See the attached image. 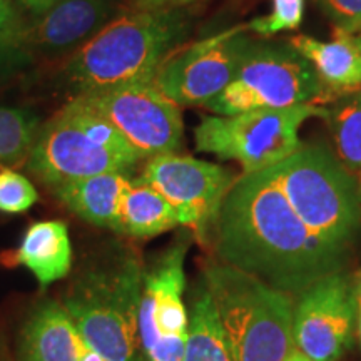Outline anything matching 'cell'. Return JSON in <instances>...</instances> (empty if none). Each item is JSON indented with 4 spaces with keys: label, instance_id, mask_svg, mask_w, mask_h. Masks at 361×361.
<instances>
[{
    "label": "cell",
    "instance_id": "6da1fadb",
    "mask_svg": "<svg viewBox=\"0 0 361 361\" xmlns=\"http://www.w3.org/2000/svg\"><path fill=\"white\" fill-rule=\"evenodd\" d=\"M214 231L221 263L290 295H301L348 259L301 221L271 169L236 178Z\"/></svg>",
    "mask_w": 361,
    "mask_h": 361
},
{
    "label": "cell",
    "instance_id": "7a4b0ae2",
    "mask_svg": "<svg viewBox=\"0 0 361 361\" xmlns=\"http://www.w3.org/2000/svg\"><path fill=\"white\" fill-rule=\"evenodd\" d=\"M189 30L191 20L183 8L124 13L67 59L62 78L78 94L149 82Z\"/></svg>",
    "mask_w": 361,
    "mask_h": 361
},
{
    "label": "cell",
    "instance_id": "3957f363",
    "mask_svg": "<svg viewBox=\"0 0 361 361\" xmlns=\"http://www.w3.org/2000/svg\"><path fill=\"white\" fill-rule=\"evenodd\" d=\"M144 274L129 252L102 255L71 284L64 310L89 348L106 361H134Z\"/></svg>",
    "mask_w": 361,
    "mask_h": 361
},
{
    "label": "cell",
    "instance_id": "277c9868",
    "mask_svg": "<svg viewBox=\"0 0 361 361\" xmlns=\"http://www.w3.org/2000/svg\"><path fill=\"white\" fill-rule=\"evenodd\" d=\"M233 361H284L296 350L290 293L224 263L204 269Z\"/></svg>",
    "mask_w": 361,
    "mask_h": 361
},
{
    "label": "cell",
    "instance_id": "5b68a950",
    "mask_svg": "<svg viewBox=\"0 0 361 361\" xmlns=\"http://www.w3.org/2000/svg\"><path fill=\"white\" fill-rule=\"evenodd\" d=\"M269 169L311 231L348 252L361 223V191L348 169L326 147L306 144Z\"/></svg>",
    "mask_w": 361,
    "mask_h": 361
},
{
    "label": "cell",
    "instance_id": "8992f818",
    "mask_svg": "<svg viewBox=\"0 0 361 361\" xmlns=\"http://www.w3.org/2000/svg\"><path fill=\"white\" fill-rule=\"evenodd\" d=\"M324 114L314 104L286 109H252L234 116H207L194 129L200 152L236 161L243 173L276 166L303 146L300 128L311 116Z\"/></svg>",
    "mask_w": 361,
    "mask_h": 361
},
{
    "label": "cell",
    "instance_id": "52a82bcc",
    "mask_svg": "<svg viewBox=\"0 0 361 361\" xmlns=\"http://www.w3.org/2000/svg\"><path fill=\"white\" fill-rule=\"evenodd\" d=\"M324 87L306 59L288 45L256 44L243 57L228 87L206 104L216 116L314 104Z\"/></svg>",
    "mask_w": 361,
    "mask_h": 361
},
{
    "label": "cell",
    "instance_id": "ba28073f",
    "mask_svg": "<svg viewBox=\"0 0 361 361\" xmlns=\"http://www.w3.org/2000/svg\"><path fill=\"white\" fill-rule=\"evenodd\" d=\"M102 112L141 159L176 152L183 142V114L154 80L78 94Z\"/></svg>",
    "mask_w": 361,
    "mask_h": 361
},
{
    "label": "cell",
    "instance_id": "9c48e42d",
    "mask_svg": "<svg viewBox=\"0 0 361 361\" xmlns=\"http://www.w3.org/2000/svg\"><path fill=\"white\" fill-rule=\"evenodd\" d=\"M188 245L179 243L144 274L139 303V348L146 361H183L189 316L183 301Z\"/></svg>",
    "mask_w": 361,
    "mask_h": 361
},
{
    "label": "cell",
    "instance_id": "30bf717a",
    "mask_svg": "<svg viewBox=\"0 0 361 361\" xmlns=\"http://www.w3.org/2000/svg\"><path fill=\"white\" fill-rule=\"evenodd\" d=\"M246 25L224 30L176 51L157 72L154 82L178 106H206L236 75L252 40Z\"/></svg>",
    "mask_w": 361,
    "mask_h": 361
},
{
    "label": "cell",
    "instance_id": "8fae6325",
    "mask_svg": "<svg viewBox=\"0 0 361 361\" xmlns=\"http://www.w3.org/2000/svg\"><path fill=\"white\" fill-rule=\"evenodd\" d=\"M355 324V283L343 269L311 284L295 303V345L311 361L340 360L353 345Z\"/></svg>",
    "mask_w": 361,
    "mask_h": 361
},
{
    "label": "cell",
    "instance_id": "7c38bea8",
    "mask_svg": "<svg viewBox=\"0 0 361 361\" xmlns=\"http://www.w3.org/2000/svg\"><path fill=\"white\" fill-rule=\"evenodd\" d=\"M141 179L168 200L179 224L194 229L200 238H206L216 224L224 197L236 180L223 166L176 152L151 157Z\"/></svg>",
    "mask_w": 361,
    "mask_h": 361
},
{
    "label": "cell",
    "instance_id": "4fadbf2b",
    "mask_svg": "<svg viewBox=\"0 0 361 361\" xmlns=\"http://www.w3.org/2000/svg\"><path fill=\"white\" fill-rule=\"evenodd\" d=\"M119 4L121 0H56L32 22L22 24L12 62L67 61L119 17Z\"/></svg>",
    "mask_w": 361,
    "mask_h": 361
},
{
    "label": "cell",
    "instance_id": "5bb4252c",
    "mask_svg": "<svg viewBox=\"0 0 361 361\" xmlns=\"http://www.w3.org/2000/svg\"><path fill=\"white\" fill-rule=\"evenodd\" d=\"M134 162L94 142L61 111L37 130L27 168L47 188L101 173L128 174Z\"/></svg>",
    "mask_w": 361,
    "mask_h": 361
},
{
    "label": "cell",
    "instance_id": "9a60e30c",
    "mask_svg": "<svg viewBox=\"0 0 361 361\" xmlns=\"http://www.w3.org/2000/svg\"><path fill=\"white\" fill-rule=\"evenodd\" d=\"M288 44L310 62L323 87L343 94L361 90V52L356 34L335 27L331 42L295 35Z\"/></svg>",
    "mask_w": 361,
    "mask_h": 361
},
{
    "label": "cell",
    "instance_id": "2e32d148",
    "mask_svg": "<svg viewBox=\"0 0 361 361\" xmlns=\"http://www.w3.org/2000/svg\"><path fill=\"white\" fill-rule=\"evenodd\" d=\"M84 340L57 303L40 305L22 329L19 361H79Z\"/></svg>",
    "mask_w": 361,
    "mask_h": 361
},
{
    "label": "cell",
    "instance_id": "e0dca14e",
    "mask_svg": "<svg viewBox=\"0 0 361 361\" xmlns=\"http://www.w3.org/2000/svg\"><path fill=\"white\" fill-rule=\"evenodd\" d=\"M129 183L130 179L123 173H101L61 184L52 192L79 218L116 231Z\"/></svg>",
    "mask_w": 361,
    "mask_h": 361
},
{
    "label": "cell",
    "instance_id": "ac0fdd59",
    "mask_svg": "<svg viewBox=\"0 0 361 361\" xmlns=\"http://www.w3.org/2000/svg\"><path fill=\"white\" fill-rule=\"evenodd\" d=\"M16 258L42 286L66 278L72 264L69 231L62 221H40L27 229Z\"/></svg>",
    "mask_w": 361,
    "mask_h": 361
},
{
    "label": "cell",
    "instance_id": "d6986e66",
    "mask_svg": "<svg viewBox=\"0 0 361 361\" xmlns=\"http://www.w3.org/2000/svg\"><path fill=\"white\" fill-rule=\"evenodd\" d=\"M176 226L179 218L168 200L144 179H130L116 231L133 238H152Z\"/></svg>",
    "mask_w": 361,
    "mask_h": 361
},
{
    "label": "cell",
    "instance_id": "ffe728a7",
    "mask_svg": "<svg viewBox=\"0 0 361 361\" xmlns=\"http://www.w3.org/2000/svg\"><path fill=\"white\" fill-rule=\"evenodd\" d=\"M183 361H233L221 329L213 296L204 284L194 293L189 336Z\"/></svg>",
    "mask_w": 361,
    "mask_h": 361
},
{
    "label": "cell",
    "instance_id": "44dd1931",
    "mask_svg": "<svg viewBox=\"0 0 361 361\" xmlns=\"http://www.w3.org/2000/svg\"><path fill=\"white\" fill-rule=\"evenodd\" d=\"M323 117L341 164L361 171V90L345 94L331 107H324Z\"/></svg>",
    "mask_w": 361,
    "mask_h": 361
},
{
    "label": "cell",
    "instance_id": "7402d4cb",
    "mask_svg": "<svg viewBox=\"0 0 361 361\" xmlns=\"http://www.w3.org/2000/svg\"><path fill=\"white\" fill-rule=\"evenodd\" d=\"M61 112L78 126L80 130H84L99 146L109 149L114 154L124 157V159L134 162V164L141 161L137 152L130 147V144L116 129V126L102 112L90 106L82 96H75L62 107Z\"/></svg>",
    "mask_w": 361,
    "mask_h": 361
},
{
    "label": "cell",
    "instance_id": "603a6c76",
    "mask_svg": "<svg viewBox=\"0 0 361 361\" xmlns=\"http://www.w3.org/2000/svg\"><path fill=\"white\" fill-rule=\"evenodd\" d=\"M37 130V117L29 111L0 107V168L27 164Z\"/></svg>",
    "mask_w": 361,
    "mask_h": 361
},
{
    "label": "cell",
    "instance_id": "cb8c5ba5",
    "mask_svg": "<svg viewBox=\"0 0 361 361\" xmlns=\"http://www.w3.org/2000/svg\"><path fill=\"white\" fill-rule=\"evenodd\" d=\"M37 191L25 176L12 169L0 171V211L19 214L30 209L37 201Z\"/></svg>",
    "mask_w": 361,
    "mask_h": 361
},
{
    "label": "cell",
    "instance_id": "d4e9b609",
    "mask_svg": "<svg viewBox=\"0 0 361 361\" xmlns=\"http://www.w3.org/2000/svg\"><path fill=\"white\" fill-rule=\"evenodd\" d=\"M305 0H273V11L269 16L251 20L247 29L261 35H274L283 30H295L303 20Z\"/></svg>",
    "mask_w": 361,
    "mask_h": 361
},
{
    "label": "cell",
    "instance_id": "484cf974",
    "mask_svg": "<svg viewBox=\"0 0 361 361\" xmlns=\"http://www.w3.org/2000/svg\"><path fill=\"white\" fill-rule=\"evenodd\" d=\"M336 29L350 34L361 32V0H314Z\"/></svg>",
    "mask_w": 361,
    "mask_h": 361
},
{
    "label": "cell",
    "instance_id": "4316f807",
    "mask_svg": "<svg viewBox=\"0 0 361 361\" xmlns=\"http://www.w3.org/2000/svg\"><path fill=\"white\" fill-rule=\"evenodd\" d=\"M22 27L19 13L11 0H0V59L12 62L16 39Z\"/></svg>",
    "mask_w": 361,
    "mask_h": 361
},
{
    "label": "cell",
    "instance_id": "83f0119b",
    "mask_svg": "<svg viewBox=\"0 0 361 361\" xmlns=\"http://www.w3.org/2000/svg\"><path fill=\"white\" fill-rule=\"evenodd\" d=\"M200 0H134V11H169L184 8Z\"/></svg>",
    "mask_w": 361,
    "mask_h": 361
},
{
    "label": "cell",
    "instance_id": "f1b7e54d",
    "mask_svg": "<svg viewBox=\"0 0 361 361\" xmlns=\"http://www.w3.org/2000/svg\"><path fill=\"white\" fill-rule=\"evenodd\" d=\"M20 2L24 4V6L29 8V11H32L35 16H37V13L44 12L45 8L51 7L52 4L56 2V0H20Z\"/></svg>",
    "mask_w": 361,
    "mask_h": 361
},
{
    "label": "cell",
    "instance_id": "f546056e",
    "mask_svg": "<svg viewBox=\"0 0 361 361\" xmlns=\"http://www.w3.org/2000/svg\"><path fill=\"white\" fill-rule=\"evenodd\" d=\"M355 291H356V328H358V336L361 343V276L358 281L355 283Z\"/></svg>",
    "mask_w": 361,
    "mask_h": 361
},
{
    "label": "cell",
    "instance_id": "4dcf8cb0",
    "mask_svg": "<svg viewBox=\"0 0 361 361\" xmlns=\"http://www.w3.org/2000/svg\"><path fill=\"white\" fill-rule=\"evenodd\" d=\"M79 361H106V358H104L102 355H99L96 350L89 348V346L84 343V348H82V353H80Z\"/></svg>",
    "mask_w": 361,
    "mask_h": 361
},
{
    "label": "cell",
    "instance_id": "1f68e13d",
    "mask_svg": "<svg viewBox=\"0 0 361 361\" xmlns=\"http://www.w3.org/2000/svg\"><path fill=\"white\" fill-rule=\"evenodd\" d=\"M284 361H311V360L308 358V356L303 355V353H301L300 350L296 348V350H293V351H291V355L288 356V358L284 360Z\"/></svg>",
    "mask_w": 361,
    "mask_h": 361
},
{
    "label": "cell",
    "instance_id": "d6a6232c",
    "mask_svg": "<svg viewBox=\"0 0 361 361\" xmlns=\"http://www.w3.org/2000/svg\"><path fill=\"white\" fill-rule=\"evenodd\" d=\"M356 40H358V47H360V52H361V32L356 34Z\"/></svg>",
    "mask_w": 361,
    "mask_h": 361
}]
</instances>
